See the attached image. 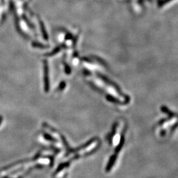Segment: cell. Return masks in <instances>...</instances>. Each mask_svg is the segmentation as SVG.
Returning a JSON list of instances; mask_svg holds the SVG:
<instances>
[{
  "label": "cell",
  "mask_w": 178,
  "mask_h": 178,
  "mask_svg": "<svg viewBox=\"0 0 178 178\" xmlns=\"http://www.w3.org/2000/svg\"><path fill=\"white\" fill-rule=\"evenodd\" d=\"M124 141H125L124 137H123V136H122V137H121V141H120V142H119V145H118V147H116V148H115V154H118V152H119V151H121V149L122 147H123V144H124Z\"/></svg>",
  "instance_id": "obj_2"
},
{
  "label": "cell",
  "mask_w": 178,
  "mask_h": 178,
  "mask_svg": "<svg viewBox=\"0 0 178 178\" xmlns=\"http://www.w3.org/2000/svg\"><path fill=\"white\" fill-rule=\"evenodd\" d=\"M171 0H161V1H160L158 3V5L160 6V7H161V6H162L163 5L166 4V3H169L170 2H171Z\"/></svg>",
  "instance_id": "obj_3"
},
{
  "label": "cell",
  "mask_w": 178,
  "mask_h": 178,
  "mask_svg": "<svg viewBox=\"0 0 178 178\" xmlns=\"http://www.w3.org/2000/svg\"><path fill=\"white\" fill-rule=\"evenodd\" d=\"M117 160V154H113L112 156L110 157V160L108 161V163L107 164L106 167H105V171L106 172H110L111 171L112 168H113V166L115 164V162H116Z\"/></svg>",
  "instance_id": "obj_1"
}]
</instances>
